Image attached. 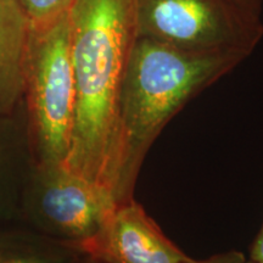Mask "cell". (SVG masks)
Returning <instances> with one entry per match:
<instances>
[{
    "label": "cell",
    "mask_w": 263,
    "mask_h": 263,
    "mask_svg": "<svg viewBox=\"0 0 263 263\" xmlns=\"http://www.w3.org/2000/svg\"><path fill=\"white\" fill-rule=\"evenodd\" d=\"M68 22L76 111L62 166L116 200L118 103L136 38L132 0H76Z\"/></svg>",
    "instance_id": "6da1fadb"
},
{
    "label": "cell",
    "mask_w": 263,
    "mask_h": 263,
    "mask_svg": "<svg viewBox=\"0 0 263 263\" xmlns=\"http://www.w3.org/2000/svg\"><path fill=\"white\" fill-rule=\"evenodd\" d=\"M245 59L232 52L189 51L150 38H134L118 103L117 203L132 199L144 157L171 118Z\"/></svg>",
    "instance_id": "7a4b0ae2"
},
{
    "label": "cell",
    "mask_w": 263,
    "mask_h": 263,
    "mask_svg": "<svg viewBox=\"0 0 263 263\" xmlns=\"http://www.w3.org/2000/svg\"><path fill=\"white\" fill-rule=\"evenodd\" d=\"M136 37L197 52L248 58L263 37L261 16L233 0H132Z\"/></svg>",
    "instance_id": "3957f363"
},
{
    "label": "cell",
    "mask_w": 263,
    "mask_h": 263,
    "mask_svg": "<svg viewBox=\"0 0 263 263\" xmlns=\"http://www.w3.org/2000/svg\"><path fill=\"white\" fill-rule=\"evenodd\" d=\"M26 88L44 166H62L70 151L76 111L68 12L50 25L31 28Z\"/></svg>",
    "instance_id": "277c9868"
},
{
    "label": "cell",
    "mask_w": 263,
    "mask_h": 263,
    "mask_svg": "<svg viewBox=\"0 0 263 263\" xmlns=\"http://www.w3.org/2000/svg\"><path fill=\"white\" fill-rule=\"evenodd\" d=\"M77 246L100 263H188L193 259L133 199L118 203L103 228Z\"/></svg>",
    "instance_id": "5b68a950"
},
{
    "label": "cell",
    "mask_w": 263,
    "mask_h": 263,
    "mask_svg": "<svg viewBox=\"0 0 263 263\" xmlns=\"http://www.w3.org/2000/svg\"><path fill=\"white\" fill-rule=\"evenodd\" d=\"M117 205L110 193L64 166L45 167L39 209L52 228L77 245L93 238Z\"/></svg>",
    "instance_id": "8992f818"
},
{
    "label": "cell",
    "mask_w": 263,
    "mask_h": 263,
    "mask_svg": "<svg viewBox=\"0 0 263 263\" xmlns=\"http://www.w3.org/2000/svg\"><path fill=\"white\" fill-rule=\"evenodd\" d=\"M31 24L18 0H0V114L26 88Z\"/></svg>",
    "instance_id": "52a82bcc"
},
{
    "label": "cell",
    "mask_w": 263,
    "mask_h": 263,
    "mask_svg": "<svg viewBox=\"0 0 263 263\" xmlns=\"http://www.w3.org/2000/svg\"><path fill=\"white\" fill-rule=\"evenodd\" d=\"M31 28H41L70 11L76 0H18Z\"/></svg>",
    "instance_id": "ba28073f"
},
{
    "label": "cell",
    "mask_w": 263,
    "mask_h": 263,
    "mask_svg": "<svg viewBox=\"0 0 263 263\" xmlns=\"http://www.w3.org/2000/svg\"><path fill=\"white\" fill-rule=\"evenodd\" d=\"M0 263H60L50 256L29 251H0Z\"/></svg>",
    "instance_id": "9c48e42d"
},
{
    "label": "cell",
    "mask_w": 263,
    "mask_h": 263,
    "mask_svg": "<svg viewBox=\"0 0 263 263\" xmlns=\"http://www.w3.org/2000/svg\"><path fill=\"white\" fill-rule=\"evenodd\" d=\"M245 261L246 259L241 252L229 251L226 252V254L212 256V257L203 259V261H195V259H192V261L188 263H245Z\"/></svg>",
    "instance_id": "30bf717a"
},
{
    "label": "cell",
    "mask_w": 263,
    "mask_h": 263,
    "mask_svg": "<svg viewBox=\"0 0 263 263\" xmlns=\"http://www.w3.org/2000/svg\"><path fill=\"white\" fill-rule=\"evenodd\" d=\"M250 259L255 263H263V224L252 244Z\"/></svg>",
    "instance_id": "8fae6325"
},
{
    "label": "cell",
    "mask_w": 263,
    "mask_h": 263,
    "mask_svg": "<svg viewBox=\"0 0 263 263\" xmlns=\"http://www.w3.org/2000/svg\"><path fill=\"white\" fill-rule=\"evenodd\" d=\"M233 2L250 14L261 16L262 0H233Z\"/></svg>",
    "instance_id": "7c38bea8"
},
{
    "label": "cell",
    "mask_w": 263,
    "mask_h": 263,
    "mask_svg": "<svg viewBox=\"0 0 263 263\" xmlns=\"http://www.w3.org/2000/svg\"><path fill=\"white\" fill-rule=\"evenodd\" d=\"M245 263H255V262H252L251 259H249V261H245Z\"/></svg>",
    "instance_id": "4fadbf2b"
}]
</instances>
